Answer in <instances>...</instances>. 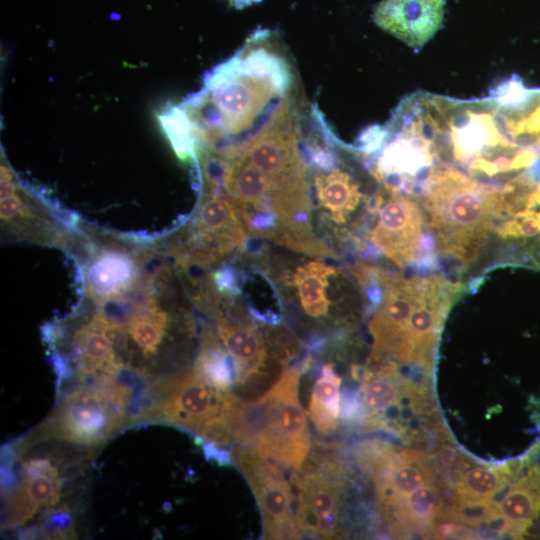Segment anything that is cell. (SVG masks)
Wrapping results in <instances>:
<instances>
[{"label": "cell", "instance_id": "cell-1", "mask_svg": "<svg viewBox=\"0 0 540 540\" xmlns=\"http://www.w3.org/2000/svg\"><path fill=\"white\" fill-rule=\"evenodd\" d=\"M498 188L452 165L431 168L419 196L439 253L463 265L478 257L496 227Z\"/></svg>", "mask_w": 540, "mask_h": 540}, {"label": "cell", "instance_id": "cell-2", "mask_svg": "<svg viewBox=\"0 0 540 540\" xmlns=\"http://www.w3.org/2000/svg\"><path fill=\"white\" fill-rule=\"evenodd\" d=\"M302 371V365L291 366L259 398L239 399L231 420V442L295 473L305 464L311 445L298 394Z\"/></svg>", "mask_w": 540, "mask_h": 540}, {"label": "cell", "instance_id": "cell-3", "mask_svg": "<svg viewBox=\"0 0 540 540\" xmlns=\"http://www.w3.org/2000/svg\"><path fill=\"white\" fill-rule=\"evenodd\" d=\"M238 398L210 385L195 369L151 383L150 404L140 420H157L198 434L207 442H231Z\"/></svg>", "mask_w": 540, "mask_h": 540}, {"label": "cell", "instance_id": "cell-4", "mask_svg": "<svg viewBox=\"0 0 540 540\" xmlns=\"http://www.w3.org/2000/svg\"><path fill=\"white\" fill-rule=\"evenodd\" d=\"M295 515L301 536L333 539L343 528L345 469L327 450L315 451L302 472H296Z\"/></svg>", "mask_w": 540, "mask_h": 540}, {"label": "cell", "instance_id": "cell-5", "mask_svg": "<svg viewBox=\"0 0 540 540\" xmlns=\"http://www.w3.org/2000/svg\"><path fill=\"white\" fill-rule=\"evenodd\" d=\"M368 209L377 215L370 239L387 258L400 268L415 262L433 267L434 242L424 236L423 211L412 198L384 188L370 200Z\"/></svg>", "mask_w": 540, "mask_h": 540}, {"label": "cell", "instance_id": "cell-6", "mask_svg": "<svg viewBox=\"0 0 540 540\" xmlns=\"http://www.w3.org/2000/svg\"><path fill=\"white\" fill-rule=\"evenodd\" d=\"M220 113L224 133L210 147L231 134L250 128L269 102L287 88L276 81L244 72L235 55L216 66L204 78L203 89Z\"/></svg>", "mask_w": 540, "mask_h": 540}, {"label": "cell", "instance_id": "cell-7", "mask_svg": "<svg viewBox=\"0 0 540 540\" xmlns=\"http://www.w3.org/2000/svg\"><path fill=\"white\" fill-rule=\"evenodd\" d=\"M232 460L256 498L262 518L263 538H302L296 522L293 488L279 464L241 446L233 451Z\"/></svg>", "mask_w": 540, "mask_h": 540}, {"label": "cell", "instance_id": "cell-8", "mask_svg": "<svg viewBox=\"0 0 540 540\" xmlns=\"http://www.w3.org/2000/svg\"><path fill=\"white\" fill-rule=\"evenodd\" d=\"M129 419L99 385L80 386L60 403L51 421L52 435L82 445H98Z\"/></svg>", "mask_w": 540, "mask_h": 540}, {"label": "cell", "instance_id": "cell-9", "mask_svg": "<svg viewBox=\"0 0 540 540\" xmlns=\"http://www.w3.org/2000/svg\"><path fill=\"white\" fill-rule=\"evenodd\" d=\"M244 230L229 197L209 191L194 220L193 255L201 260L218 259L243 246Z\"/></svg>", "mask_w": 540, "mask_h": 540}, {"label": "cell", "instance_id": "cell-10", "mask_svg": "<svg viewBox=\"0 0 540 540\" xmlns=\"http://www.w3.org/2000/svg\"><path fill=\"white\" fill-rule=\"evenodd\" d=\"M443 0H383L374 11L375 23L419 50L439 30Z\"/></svg>", "mask_w": 540, "mask_h": 540}, {"label": "cell", "instance_id": "cell-11", "mask_svg": "<svg viewBox=\"0 0 540 540\" xmlns=\"http://www.w3.org/2000/svg\"><path fill=\"white\" fill-rule=\"evenodd\" d=\"M24 478L13 492L8 508L9 525H22L44 506L59 500L61 481L47 459H33L24 465Z\"/></svg>", "mask_w": 540, "mask_h": 540}, {"label": "cell", "instance_id": "cell-12", "mask_svg": "<svg viewBox=\"0 0 540 540\" xmlns=\"http://www.w3.org/2000/svg\"><path fill=\"white\" fill-rule=\"evenodd\" d=\"M216 328L234 368V384L245 386L266 368L267 351L261 333L251 324L219 317Z\"/></svg>", "mask_w": 540, "mask_h": 540}, {"label": "cell", "instance_id": "cell-13", "mask_svg": "<svg viewBox=\"0 0 540 540\" xmlns=\"http://www.w3.org/2000/svg\"><path fill=\"white\" fill-rule=\"evenodd\" d=\"M136 275V265L129 254L104 249L92 258L87 268V288L101 302L120 298L132 287Z\"/></svg>", "mask_w": 540, "mask_h": 540}, {"label": "cell", "instance_id": "cell-14", "mask_svg": "<svg viewBox=\"0 0 540 540\" xmlns=\"http://www.w3.org/2000/svg\"><path fill=\"white\" fill-rule=\"evenodd\" d=\"M117 329L99 312L75 334V350L81 377L111 373L116 360L112 337Z\"/></svg>", "mask_w": 540, "mask_h": 540}, {"label": "cell", "instance_id": "cell-15", "mask_svg": "<svg viewBox=\"0 0 540 540\" xmlns=\"http://www.w3.org/2000/svg\"><path fill=\"white\" fill-rule=\"evenodd\" d=\"M314 184L318 202L331 220L337 224L345 223L361 200L359 185L338 168L316 175Z\"/></svg>", "mask_w": 540, "mask_h": 540}, {"label": "cell", "instance_id": "cell-16", "mask_svg": "<svg viewBox=\"0 0 540 540\" xmlns=\"http://www.w3.org/2000/svg\"><path fill=\"white\" fill-rule=\"evenodd\" d=\"M515 473L508 464H465L458 474L454 497L467 501H490Z\"/></svg>", "mask_w": 540, "mask_h": 540}, {"label": "cell", "instance_id": "cell-17", "mask_svg": "<svg viewBox=\"0 0 540 540\" xmlns=\"http://www.w3.org/2000/svg\"><path fill=\"white\" fill-rule=\"evenodd\" d=\"M338 270L320 261H308L300 265L293 274V283L302 309L311 317H324L328 314L330 300L326 289L330 277Z\"/></svg>", "mask_w": 540, "mask_h": 540}, {"label": "cell", "instance_id": "cell-18", "mask_svg": "<svg viewBox=\"0 0 540 540\" xmlns=\"http://www.w3.org/2000/svg\"><path fill=\"white\" fill-rule=\"evenodd\" d=\"M341 377L331 364H325L316 380L308 406V416L316 430L323 435L332 434L340 417Z\"/></svg>", "mask_w": 540, "mask_h": 540}, {"label": "cell", "instance_id": "cell-19", "mask_svg": "<svg viewBox=\"0 0 540 540\" xmlns=\"http://www.w3.org/2000/svg\"><path fill=\"white\" fill-rule=\"evenodd\" d=\"M169 326L168 314L160 309L152 297L134 310L126 330L144 356L154 355Z\"/></svg>", "mask_w": 540, "mask_h": 540}, {"label": "cell", "instance_id": "cell-20", "mask_svg": "<svg viewBox=\"0 0 540 540\" xmlns=\"http://www.w3.org/2000/svg\"><path fill=\"white\" fill-rule=\"evenodd\" d=\"M159 125L177 157L183 162L196 159L201 151L197 129L182 105H171L157 114Z\"/></svg>", "mask_w": 540, "mask_h": 540}, {"label": "cell", "instance_id": "cell-21", "mask_svg": "<svg viewBox=\"0 0 540 540\" xmlns=\"http://www.w3.org/2000/svg\"><path fill=\"white\" fill-rule=\"evenodd\" d=\"M210 385L229 391L234 384V368L232 360L219 340L210 331L203 336L201 350L194 368Z\"/></svg>", "mask_w": 540, "mask_h": 540}, {"label": "cell", "instance_id": "cell-22", "mask_svg": "<svg viewBox=\"0 0 540 540\" xmlns=\"http://www.w3.org/2000/svg\"><path fill=\"white\" fill-rule=\"evenodd\" d=\"M203 448L206 457L216 461L219 465H229L232 460V456L228 451L216 447L212 442L206 441Z\"/></svg>", "mask_w": 540, "mask_h": 540}, {"label": "cell", "instance_id": "cell-23", "mask_svg": "<svg viewBox=\"0 0 540 540\" xmlns=\"http://www.w3.org/2000/svg\"><path fill=\"white\" fill-rule=\"evenodd\" d=\"M260 0H231V3L238 8L250 5L255 2H259Z\"/></svg>", "mask_w": 540, "mask_h": 540}]
</instances>
